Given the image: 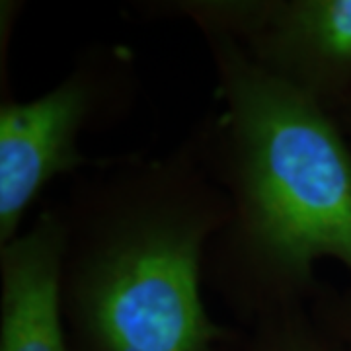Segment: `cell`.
I'll return each mask as SVG.
<instances>
[{"instance_id": "6da1fadb", "label": "cell", "mask_w": 351, "mask_h": 351, "mask_svg": "<svg viewBox=\"0 0 351 351\" xmlns=\"http://www.w3.org/2000/svg\"><path fill=\"white\" fill-rule=\"evenodd\" d=\"M201 36L219 108L191 137L228 207L207 252L205 285L248 326L311 306L322 289L320 262L351 274V141L336 113L237 41Z\"/></svg>"}, {"instance_id": "7a4b0ae2", "label": "cell", "mask_w": 351, "mask_h": 351, "mask_svg": "<svg viewBox=\"0 0 351 351\" xmlns=\"http://www.w3.org/2000/svg\"><path fill=\"white\" fill-rule=\"evenodd\" d=\"M73 351H230L242 330L203 299L226 197L189 133L160 156L98 164L59 205Z\"/></svg>"}, {"instance_id": "3957f363", "label": "cell", "mask_w": 351, "mask_h": 351, "mask_svg": "<svg viewBox=\"0 0 351 351\" xmlns=\"http://www.w3.org/2000/svg\"><path fill=\"white\" fill-rule=\"evenodd\" d=\"M135 94L133 53L101 45L38 98L0 104V244L22 232L24 217L55 178L98 166L80 141L94 123L121 117Z\"/></svg>"}, {"instance_id": "277c9868", "label": "cell", "mask_w": 351, "mask_h": 351, "mask_svg": "<svg viewBox=\"0 0 351 351\" xmlns=\"http://www.w3.org/2000/svg\"><path fill=\"white\" fill-rule=\"evenodd\" d=\"M147 16L184 18L237 41L277 78L338 112L351 101V0H160Z\"/></svg>"}, {"instance_id": "5b68a950", "label": "cell", "mask_w": 351, "mask_h": 351, "mask_svg": "<svg viewBox=\"0 0 351 351\" xmlns=\"http://www.w3.org/2000/svg\"><path fill=\"white\" fill-rule=\"evenodd\" d=\"M64 246L59 205L0 244V351H73L63 308Z\"/></svg>"}, {"instance_id": "8992f818", "label": "cell", "mask_w": 351, "mask_h": 351, "mask_svg": "<svg viewBox=\"0 0 351 351\" xmlns=\"http://www.w3.org/2000/svg\"><path fill=\"white\" fill-rule=\"evenodd\" d=\"M230 351H339L316 322L311 306H291L242 326Z\"/></svg>"}, {"instance_id": "52a82bcc", "label": "cell", "mask_w": 351, "mask_h": 351, "mask_svg": "<svg viewBox=\"0 0 351 351\" xmlns=\"http://www.w3.org/2000/svg\"><path fill=\"white\" fill-rule=\"evenodd\" d=\"M316 322L339 351H351V287L334 289L322 285L311 304Z\"/></svg>"}, {"instance_id": "ba28073f", "label": "cell", "mask_w": 351, "mask_h": 351, "mask_svg": "<svg viewBox=\"0 0 351 351\" xmlns=\"http://www.w3.org/2000/svg\"><path fill=\"white\" fill-rule=\"evenodd\" d=\"M336 117L339 119V123L346 129V133H348V137L351 141V101H348L341 110L336 112Z\"/></svg>"}]
</instances>
